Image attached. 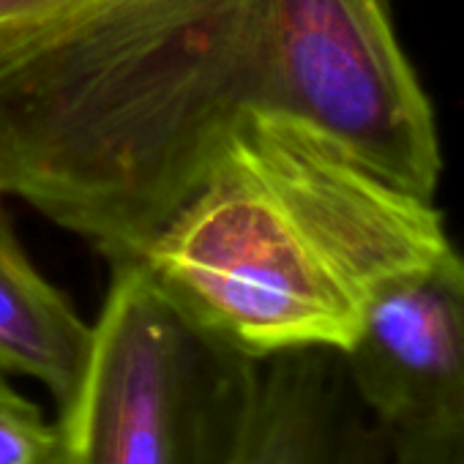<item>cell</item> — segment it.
I'll use <instances>...</instances> for the list:
<instances>
[{
    "label": "cell",
    "instance_id": "obj_1",
    "mask_svg": "<svg viewBox=\"0 0 464 464\" xmlns=\"http://www.w3.org/2000/svg\"><path fill=\"white\" fill-rule=\"evenodd\" d=\"M252 115L431 202L442 153L388 0H96L0 34V194L137 257Z\"/></svg>",
    "mask_w": 464,
    "mask_h": 464
},
{
    "label": "cell",
    "instance_id": "obj_2",
    "mask_svg": "<svg viewBox=\"0 0 464 464\" xmlns=\"http://www.w3.org/2000/svg\"><path fill=\"white\" fill-rule=\"evenodd\" d=\"M110 268L85 369L58 404L55 464H232L263 361L205 328L137 260Z\"/></svg>",
    "mask_w": 464,
    "mask_h": 464
},
{
    "label": "cell",
    "instance_id": "obj_3",
    "mask_svg": "<svg viewBox=\"0 0 464 464\" xmlns=\"http://www.w3.org/2000/svg\"><path fill=\"white\" fill-rule=\"evenodd\" d=\"M131 260L205 328L257 361L344 353L358 331L363 290L236 140Z\"/></svg>",
    "mask_w": 464,
    "mask_h": 464
},
{
    "label": "cell",
    "instance_id": "obj_4",
    "mask_svg": "<svg viewBox=\"0 0 464 464\" xmlns=\"http://www.w3.org/2000/svg\"><path fill=\"white\" fill-rule=\"evenodd\" d=\"M339 358L355 399L388 431L464 418V255L448 244L377 282Z\"/></svg>",
    "mask_w": 464,
    "mask_h": 464
},
{
    "label": "cell",
    "instance_id": "obj_5",
    "mask_svg": "<svg viewBox=\"0 0 464 464\" xmlns=\"http://www.w3.org/2000/svg\"><path fill=\"white\" fill-rule=\"evenodd\" d=\"M361 415L339 353L266 358L255 412L232 464H344Z\"/></svg>",
    "mask_w": 464,
    "mask_h": 464
},
{
    "label": "cell",
    "instance_id": "obj_6",
    "mask_svg": "<svg viewBox=\"0 0 464 464\" xmlns=\"http://www.w3.org/2000/svg\"><path fill=\"white\" fill-rule=\"evenodd\" d=\"M91 339L93 325L31 263L0 199V374L31 377L61 404L85 369Z\"/></svg>",
    "mask_w": 464,
    "mask_h": 464
},
{
    "label": "cell",
    "instance_id": "obj_7",
    "mask_svg": "<svg viewBox=\"0 0 464 464\" xmlns=\"http://www.w3.org/2000/svg\"><path fill=\"white\" fill-rule=\"evenodd\" d=\"M58 429L0 374V464H55Z\"/></svg>",
    "mask_w": 464,
    "mask_h": 464
},
{
    "label": "cell",
    "instance_id": "obj_8",
    "mask_svg": "<svg viewBox=\"0 0 464 464\" xmlns=\"http://www.w3.org/2000/svg\"><path fill=\"white\" fill-rule=\"evenodd\" d=\"M391 464H464V418L391 431Z\"/></svg>",
    "mask_w": 464,
    "mask_h": 464
},
{
    "label": "cell",
    "instance_id": "obj_9",
    "mask_svg": "<svg viewBox=\"0 0 464 464\" xmlns=\"http://www.w3.org/2000/svg\"><path fill=\"white\" fill-rule=\"evenodd\" d=\"M96 0H0V34L72 14Z\"/></svg>",
    "mask_w": 464,
    "mask_h": 464
},
{
    "label": "cell",
    "instance_id": "obj_10",
    "mask_svg": "<svg viewBox=\"0 0 464 464\" xmlns=\"http://www.w3.org/2000/svg\"><path fill=\"white\" fill-rule=\"evenodd\" d=\"M344 464H391V431L366 410L353 429Z\"/></svg>",
    "mask_w": 464,
    "mask_h": 464
}]
</instances>
